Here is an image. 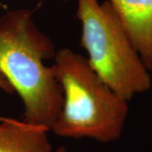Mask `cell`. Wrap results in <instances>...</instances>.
<instances>
[{
    "label": "cell",
    "instance_id": "7a4b0ae2",
    "mask_svg": "<svg viewBox=\"0 0 152 152\" xmlns=\"http://www.w3.org/2000/svg\"><path fill=\"white\" fill-rule=\"evenodd\" d=\"M51 68L64 93L63 107L51 130L64 138L101 143L118 140L129 113V101L95 73L86 58L71 49L56 52Z\"/></svg>",
    "mask_w": 152,
    "mask_h": 152
},
{
    "label": "cell",
    "instance_id": "6da1fadb",
    "mask_svg": "<svg viewBox=\"0 0 152 152\" xmlns=\"http://www.w3.org/2000/svg\"><path fill=\"white\" fill-rule=\"evenodd\" d=\"M54 44L41 31L31 11H8L0 17V72L25 107L24 122L51 130L64 102L63 89L45 61L54 58Z\"/></svg>",
    "mask_w": 152,
    "mask_h": 152
},
{
    "label": "cell",
    "instance_id": "5b68a950",
    "mask_svg": "<svg viewBox=\"0 0 152 152\" xmlns=\"http://www.w3.org/2000/svg\"><path fill=\"white\" fill-rule=\"evenodd\" d=\"M49 130L14 118L0 121V152H52Z\"/></svg>",
    "mask_w": 152,
    "mask_h": 152
},
{
    "label": "cell",
    "instance_id": "8992f818",
    "mask_svg": "<svg viewBox=\"0 0 152 152\" xmlns=\"http://www.w3.org/2000/svg\"><path fill=\"white\" fill-rule=\"evenodd\" d=\"M0 89L3 90L5 92L10 93V94L14 93V89L12 88L10 84L9 83V81L7 80V79L4 76V75L1 72H0ZM5 118H4V117H1L0 116V121H3Z\"/></svg>",
    "mask_w": 152,
    "mask_h": 152
},
{
    "label": "cell",
    "instance_id": "3957f363",
    "mask_svg": "<svg viewBox=\"0 0 152 152\" xmlns=\"http://www.w3.org/2000/svg\"><path fill=\"white\" fill-rule=\"evenodd\" d=\"M80 44L90 66L113 91L130 101L147 91L151 77L110 2L78 0Z\"/></svg>",
    "mask_w": 152,
    "mask_h": 152
},
{
    "label": "cell",
    "instance_id": "ba28073f",
    "mask_svg": "<svg viewBox=\"0 0 152 152\" xmlns=\"http://www.w3.org/2000/svg\"><path fill=\"white\" fill-rule=\"evenodd\" d=\"M64 1H67V0H64Z\"/></svg>",
    "mask_w": 152,
    "mask_h": 152
},
{
    "label": "cell",
    "instance_id": "277c9868",
    "mask_svg": "<svg viewBox=\"0 0 152 152\" xmlns=\"http://www.w3.org/2000/svg\"><path fill=\"white\" fill-rule=\"evenodd\" d=\"M118 15L131 43L152 72V0H107Z\"/></svg>",
    "mask_w": 152,
    "mask_h": 152
},
{
    "label": "cell",
    "instance_id": "52a82bcc",
    "mask_svg": "<svg viewBox=\"0 0 152 152\" xmlns=\"http://www.w3.org/2000/svg\"><path fill=\"white\" fill-rule=\"evenodd\" d=\"M55 152H69L67 150H66V148L65 147H64V146H60L58 147L57 150H56V151Z\"/></svg>",
    "mask_w": 152,
    "mask_h": 152
}]
</instances>
